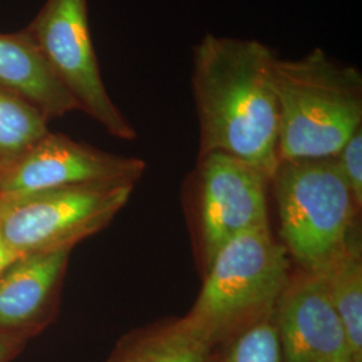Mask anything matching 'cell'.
<instances>
[{"label":"cell","instance_id":"cell-11","mask_svg":"<svg viewBox=\"0 0 362 362\" xmlns=\"http://www.w3.org/2000/svg\"><path fill=\"white\" fill-rule=\"evenodd\" d=\"M0 88L26 100L47 121L79 109L25 28L0 34Z\"/></svg>","mask_w":362,"mask_h":362},{"label":"cell","instance_id":"cell-8","mask_svg":"<svg viewBox=\"0 0 362 362\" xmlns=\"http://www.w3.org/2000/svg\"><path fill=\"white\" fill-rule=\"evenodd\" d=\"M141 158L109 153L49 132L0 169V196L85 184H134L145 173Z\"/></svg>","mask_w":362,"mask_h":362},{"label":"cell","instance_id":"cell-4","mask_svg":"<svg viewBox=\"0 0 362 362\" xmlns=\"http://www.w3.org/2000/svg\"><path fill=\"white\" fill-rule=\"evenodd\" d=\"M270 184L281 243L298 267L318 272L360 238V208L334 157L278 161Z\"/></svg>","mask_w":362,"mask_h":362},{"label":"cell","instance_id":"cell-17","mask_svg":"<svg viewBox=\"0 0 362 362\" xmlns=\"http://www.w3.org/2000/svg\"><path fill=\"white\" fill-rule=\"evenodd\" d=\"M28 338L25 334L0 332V362L11 361L23 349Z\"/></svg>","mask_w":362,"mask_h":362},{"label":"cell","instance_id":"cell-5","mask_svg":"<svg viewBox=\"0 0 362 362\" xmlns=\"http://www.w3.org/2000/svg\"><path fill=\"white\" fill-rule=\"evenodd\" d=\"M134 184H85L0 196V236L13 259L73 250L103 231L129 202Z\"/></svg>","mask_w":362,"mask_h":362},{"label":"cell","instance_id":"cell-13","mask_svg":"<svg viewBox=\"0 0 362 362\" xmlns=\"http://www.w3.org/2000/svg\"><path fill=\"white\" fill-rule=\"evenodd\" d=\"M349 339L354 361L362 362V257L360 238L315 272Z\"/></svg>","mask_w":362,"mask_h":362},{"label":"cell","instance_id":"cell-18","mask_svg":"<svg viewBox=\"0 0 362 362\" xmlns=\"http://www.w3.org/2000/svg\"><path fill=\"white\" fill-rule=\"evenodd\" d=\"M13 259L10 257L7 248H6L3 240H1V236H0V272H3L7 267V264L10 262H13Z\"/></svg>","mask_w":362,"mask_h":362},{"label":"cell","instance_id":"cell-12","mask_svg":"<svg viewBox=\"0 0 362 362\" xmlns=\"http://www.w3.org/2000/svg\"><path fill=\"white\" fill-rule=\"evenodd\" d=\"M211 349L184 315L169 317L121 337L107 362H207Z\"/></svg>","mask_w":362,"mask_h":362},{"label":"cell","instance_id":"cell-10","mask_svg":"<svg viewBox=\"0 0 362 362\" xmlns=\"http://www.w3.org/2000/svg\"><path fill=\"white\" fill-rule=\"evenodd\" d=\"M70 250L28 254L0 272V332L27 337L47 322Z\"/></svg>","mask_w":362,"mask_h":362},{"label":"cell","instance_id":"cell-3","mask_svg":"<svg viewBox=\"0 0 362 362\" xmlns=\"http://www.w3.org/2000/svg\"><path fill=\"white\" fill-rule=\"evenodd\" d=\"M291 270V259L270 226L240 233L211 262L184 318L214 346L272 320Z\"/></svg>","mask_w":362,"mask_h":362},{"label":"cell","instance_id":"cell-2","mask_svg":"<svg viewBox=\"0 0 362 362\" xmlns=\"http://www.w3.org/2000/svg\"><path fill=\"white\" fill-rule=\"evenodd\" d=\"M278 161L336 157L362 128V74L322 49L274 65Z\"/></svg>","mask_w":362,"mask_h":362},{"label":"cell","instance_id":"cell-1","mask_svg":"<svg viewBox=\"0 0 362 362\" xmlns=\"http://www.w3.org/2000/svg\"><path fill=\"white\" fill-rule=\"evenodd\" d=\"M276 55L255 39L206 34L192 52L199 155L219 152L263 170L278 165Z\"/></svg>","mask_w":362,"mask_h":362},{"label":"cell","instance_id":"cell-7","mask_svg":"<svg viewBox=\"0 0 362 362\" xmlns=\"http://www.w3.org/2000/svg\"><path fill=\"white\" fill-rule=\"evenodd\" d=\"M25 31L79 110L117 139L132 141L137 137L105 88L91 40L88 0H46Z\"/></svg>","mask_w":362,"mask_h":362},{"label":"cell","instance_id":"cell-6","mask_svg":"<svg viewBox=\"0 0 362 362\" xmlns=\"http://www.w3.org/2000/svg\"><path fill=\"white\" fill-rule=\"evenodd\" d=\"M269 184L263 170L236 157L219 152L199 155L187 185V214L203 274L233 238L270 226Z\"/></svg>","mask_w":362,"mask_h":362},{"label":"cell","instance_id":"cell-9","mask_svg":"<svg viewBox=\"0 0 362 362\" xmlns=\"http://www.w3.org/2000/svg\"><path fill=\"white\" fill-rule=\"evenodd\" d=\"M281 362H356L345 327L315 272L291 270L272 315Z\"/></svg>","mask_w":362,"mask_h":362},{"label":"cell","instance_id":"cell-15","mask_svg":"<svg viewBox=\"0 0 362 362\" xmlns=\"http://www.w3.org/2000/svg\"><path fill=\"white\" fill-rule=\"evenodd\" d=\"M207 362H281L274 320L263 321L214 345Z\"/></svg>","mask_w":362,"mask_h":362},{"label":"cell","instance_id":"cell-16","mask_svg":"<svg viewBox=\"0 0 362 362\" xmlns=\"http://www.w3.org/2000/svg\"><path fill=\"white\" fill-rule=\"evenodd\" d=\"M337 165L346 181L357 207H362V128L337 153Z\"/></svg>","mask_w":362,"mask_h":362},{"label":"cell","instance_id":"cell-14","mask_svg":"<svg viewBox=\"0 0 362 362\" xmlns=\"http://www.w3.org/2000/svg\"><path fill=\"white\" fill-rule=\"evenodd\" d=\"M50 130L47 119L22 97L0 88V169Z\"/></svg>","mask_w":362,"mask_h":362}]
</instances>
